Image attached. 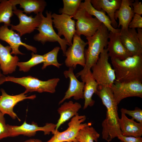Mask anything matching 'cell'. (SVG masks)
<instances>
[{
    "instance_id": "cell-1",
    "label": "cell",
    "mask_w": 142,
    "mask_h": 142,
    "mask_svg": "<svg viewBox=\"0 0 142 142\" xmlns=\"http://www.w3.org/2000/svg\"><path fill=\"white\" fill-rule=\"evenodd\" d=\"M100 98L107 110L102 122V138L108 142L122 134L119 125L118 107L110 87L98 85L95 93Z\"/></svg>"
},
{
    "instance_id": "cell-2",
    "label": "cell",
    "mask_w": 142,
    "mask_h": 142,
    "mask_svg": "<svg viewBox=\"0 0 142 142\" xmlns=\"http://www.w3.org/2000/svg\"><path fill=\"white\" fill-rule=\"evenodd\" d=\"M109 31L103 24L92 36L86 37L88 47L85 50V65L83 69L75 75L77 77L83 75L91 70L97 62L100 54L107 47L109 39Z\"/></svg>"
},
{
    "instance_id": "cell-3",
    "label": "cell",
    "mask_w": 142,
    "mask_h": 142,
    "mask_svg": "<svg viewBox=\"0 0 142 142\" xmlns=\"http://www.w3.org/2000/svg\"><path fill=\"white\" fill-rule=\"evenodd\" d=\"M116 80L121 82H142V55L129 57L120 60L111 58Z\"/></svg>"
},
{
    "instance_id": "cell-4",
    "label": "cell",
    "mask_w": 142,
    "mask_h": 142,
    "mask_svg": "<svg viewBox=\"0 0 142 142\" xmlns=\"http://www.w3.org/2000/svg\"><path fill=\"white\" fill-rule=\"evenodd\" d=\"M109 57L107 48L104 49L91 69L92 75L98 85L110 88L116 78L114 70L108 61Z\"/></svg>"
},
{
    "instance_id": "cell-5",
    "label": "cell",
    "mask_w": 142,
    "mask_h": 142,
    "mask_svg": "<svg viewBox=\"0 0 142 142\" xmlns=\"http://www.w3.org/2000/svg\"><path fill=\"white\" fill-rule=\"evenodd\" d=\"M59 80V78H56L42 81L31 76L20 78L8 76L5 78L6 82H13L24 87L26 89L24 92L27 94L34 92L53 93Z\"/></svg>"
},
{
    "instance_id": "cell-6",
    "label": "cell",
    "mask_w": 142,
    "mask_h": 142,
    "mask_svg": "<svg viewBox=\"0 0 142 142\" xmlns=\"http://www.w3.org/2000/svg\"><path fill=\"white\" fill-rule=\"evenodd\" d=\"M46 16L42 14V19L39 25L36 29L39 32L35 35L34 39L44 44L47 42H57L59 44L61 49L64 55L67 50V45H69L64 38H62L56 33L53 26L52 12L46 11Z\"/></svg>"
},
{
    "instance_id": "cell-7",
    "label": "cell",
    "mask_w": 142,
    "mask_h": 142,
    "mask_svg": "<svg viewBox=\"0 0 142 142\" xmlns=\"http://www.w3.org/2000/svg\"><path fill=\"white\" fill-rule=\"evenodd\" d=\"M86 119L85 115L77 114L72 118L66 130L60 132L55 129L52 133L53 136L47 142H77L76 138L80 130L91 125L90 123H83Z\"/></svg>"
},
{
    "instance_id": "cell-8",
    "label": "cell",
    "mask_w": 142,
    "mask_h": 142,
    "mask_svg": "<svg viewBox=\"0 0 142 142\" xmlns=\"http://www.w3.org/2000/svg\"><path fill=\"white\" fill-rule=\"evenodd\" d=\"M73 18L77 20L75 33L80 36L84 35L86 37L93 35L103 24L80 6Z\"/></svg>"
},
{
    "instance_id": "cell-9",
    "label": "cell",
    "mask_w": 142,
    "mask_h": 142,
    "mask_svg": "<svg viewBox=\"0 0 142 142\" xmlns=\"http://www.w3.org/2000/svg\"><path fill=\"white\" fill-rule=\"evenodd\" d=\"M72 44L67 50L64 56L66 58L65 61L67 67L75 69L78 65L83 67L85 65V48L88 44L76 34L74 35Z\"/></svg>"
},
{
    "instance_id": "cell-10",
    "label": "cell",
    "mask_w": 142,
    "mask_h": 142,
    "mask_svg": "<svg viewBox=\"0 0 142 142\" xmlns=\"http://www.w3.org/2000/svg\"><path fill=\"white\" fill-rule=\"evenodd\" d=\"M110 88L118 105L128 97L142 98V83L140 82H121L115 80Z\"/></svg>"
},
{
    "instance_id": "cell-11",
    "label": "cell",
    "mask_w": 142,
    "mask_h": 142,
    "mask_svg": "<svg viewBox=\"0 0 142 142\" xmlns=\"http://www.w3.org/2000/svg\"><path fill=\"white\" fill-rule=\"evenodd\" d=\"M23 11L15 7L13 13L18 18L19 23L17 25L11 24V29L16 31L21 37L33 32L38 28L41 22L42 13L36 14L33 17L28 16L23 13Z\"/></svg>"
},
{
    "instance_id": "cell-12",
    "label": "cell",
    "mask_w": 142,
    "mask_h": 142,
    "mask_svg": "<svg viewBox=\"0 0 142 142\" xmlns=\"http://www.w3.org/2000/svg\"><path fill=\"white\" fill-rule=\"evenodd\" d=\"M53 24L57 30L58 35L63 36L69 45H71L73 37L76 33L75 22L71 17L61 14H52Z\"/></svg>"
},
{
    "instance_id": "cell-13",
    "label": "cell",
    "mask_w": 142,
    "mask_h": 142,
    "mask_svg": "<svg viewBox=\"0 0 142 142\" xmlns=\"http://www.w3.org/2000/svg\"><path fill=\"white\" fill-rule=\"evenodd\" d=\"M9 133V137H13L20 135H23L29 137L34 136L38 131L44 132L45 135H49L52 132L56 127V124L47 123L43 126H39L34 122L31 124L27 123L26 121L19 126L10 125L7 124Z\"/></svg>"
},
{
    "instance_id": "cell-14",
    "label": "cell",
    "mask_w": 142,
    "mask_h": 142,
    "mask_svg": "<svg viewBox=\"0 0 142 142\" xmlns=\"http://www.w3.org/2000/svg\"><path fill=\"white\" fill-rule=\"evenodd\" d=\"M1 95L0 96V112L3 114L9 115L13 119L16 118L20 120L14 112V106L19 102L26 99L33 100L36 97L35 95L27 96V93L23 92L15 95H11L6 93L3 89L1 90Z\"/></svg>"
},
{
    "instance_id": "cell-15",
    "label": "cell",
    "mask_w": 142,
    "mask_h": 142,
    "mask_svg": "<svg viewBox=\"0 0 142 142\" xmlns=\"http://www.w3.org/2000/svg\"><path fill=\"white\" fill-rule=\"evenodd\" d=\"M21 36L18 33L14 31L9 29L8 26L3 25L0 27V39L6 42L11 48V54H12L24 55L19 50L20 46L25 47L26 49L36 53V48L33 46L27 44L22 42Z\"/></svg>"
},
{
    "instance_id": "cell-16",
    "label": "cell",
    "mask_w": 142,
    "mask_h": 142,
    "mask_svg": "<svg viewBox=\"0 0 142 142\" xmlns=\"http://www.w3.org/2000/svg\"><path fill=\"white\" fill-rule=\"evenodd\" d=\"M73 70V68H69L68 70L64 72L65 77L69 79V84L64 97L59 102V105L62 103L66 100L72 97H73L74 99L76 100L84 98L83 91L85 83L77 79L74 75Z\"/></svg>"
},
{
    "instance_id": "cell-17",
    "label": "cell",
    "mask_w": 142,
    "mask_h": 142,
    "mask_svg": "<svg viewBox=\"0 0 142 142\" xmlns=\"http://www.w3.org/2000/svg\"><path fill=\"white\" fill-rule=\"evenodd\" d=\"M120 35L121 42L130 56L142 55V44L137 36L135 29L121 30Z\"/></svg>"
},
{
    "instance_id": "cell-18",
    "label": "cell",
    "mask_w": 142,
    "mask_h": 142,
    "mask_svg": "<svg viewBox=\"0 0 142 142\" xmlns=\"http://www.w3.org/2000/svg\"><path fill=\"white\" fill-rule=\"evenodd\" d=\"M11 50L9 45L4 46L0 43V68L4 75L15 72L19 62L17 56L12 55Z\"/></svg>"
},
{
    "instance_id": "cell-19",
    "label": "cell",
    "mask_w": 142,
    "mask_h": 142,
    "mask_svg": "<svg viewBox=\"0 0 142 142\" xmlns=\"http://www.w3.org/2000/svg\"><path fill=\"white\" fill-rule=\"evenodd\" d=\"M120 33H115L110 32L109 40L106 48L109 56L111 58L123 60L130 56L121 42Z\"/></svg>"
},
{
    "instance_id": "cell-20",
    "label": "cell",
    "mask_w": 142,
    "mask_h": 142,
    "mask_svg": "<svg viewBox=\"0 0 142 142\" xmlns=\"http://www.w3.org/2000/svg\"><path fill=\"white\" fill-rule=\"evenodd\" d=\"M92 6L98 11H103L106 12L111 22V25L115 28L118 24L115 18V14L120 8L121 0H90Z\"/></svg>"
},
{
    "instance_id": "cell-21",
    "label": "cell",
    "mask_w": 142,
    "mask_h": 142,
    "mask_svg": "<svg viewBox=\"0 0 142 142\" xmlns=\"http://www.w3.org/2000/svg\"><path fill=\"white\" fill-rule=\"evenodd\" d=\"M134 0H122L119 8L116 11L115 18L119 20L118 27L121 26V30H126L129 28V23L135 14L131 6Z\"/></svg>"
},
{
    "instance_id": "cell-22",
    "label": "cell",
    "mask_w": 142,
    "mask_h": 142,
    "mask_svg": "<svg viewBox=\"0 0 142 142\" xmlns=\"http://www.w3.org/2000/svg\"><path fill=\"white\" fill-rule=\"evenodd\" d=\"M80 76L82 82L85 83L83 91L85 100L83 109H85L89 106L94 105L95 102L92 97L94 93H96L98 85L92 77L91 70Z\"/></svg>"
},
{
    "instance_id": "cell-23",
    "label": "cell",
    "mask_w": 142,
    "mask_h": 142,
    "mask_svg": "<svg viewBox=\"0 0 142 142\" xmlns=\"http://www.w3.org/2000/svg\"><path fill=\"white\" fill-rule=\"evenodd\" d=\"M119 125L122 135L124 136L138 137L142 135V123L128 118L124 113H121Z\"/></svg>"
},
{
    "instance_id": "cell-24",
    "label": "cell",
    "mask_w": 142,
    "mask_h": 142,
    "mask_svg": "<svg viewBox=\"0 0 142 142\" xmlns=\"http://www.w3.org/2000/svg\"><path fill=\"white\" fill-rule=\"evenodd\" d=\"M81 107L80 103L72 101L64 103L57 110L60 117L56 124L55 130H58L62 124L78 114V112Z\"/></svg>"
},
{
    "instance_id": "cell-25",
    "label": "cell",
    "mask_w": 142,
    "mask_h": 142,
    "mask_svg": "<svg viewBox=\"0 0 142 142\" xmlns=\"http://www.w3.org/2000/svg\"><path fill=\"white\" fill-rule=\"evenodd\" d=\"M80 6L84 8L89 14L95 16L107 28L109 32L113 33H119L121 29L115 28L111 25V21L109 17L103 11L95 9L92 5L90 0H85L81 2Z\"/></svg>"
},
{
    "instance_id": "cell-26",
    "label": "cell",
    "mask_w": 142,
    "mask_h": 142,
    "mask_svg": "<svg viewBox=\"0 0 142 142\" xmlns=\"http://www.w3.org/2000/svg\"><path fill=\"white\" fill-rule=\"evenodd\" d=\"M13 5L16 6L20 5V7L23 9L26 14L32 13L37 14L42 13L47 4L44 0H11Z\"/></svg>"
},
{
    "instance_id": "cell-27",
    "label": "cell",
    "mask_w": 142,
    "mask_h": 142,
    "mask_svg": "<svg viewBox=\"0 0 142 142\" xmlns=\"http://www.w3.org/2000/svg\"><path fill=\"white\" fill-rule=\"evenodd\" d=\"M16 6L13 4L11 0H2L0 2V23L11 26V18L13 15V10Z\"/></svg>"
},
{
    "instance_id": "cell-28",
    "label": "cell",
    "mask_w": 142,
    "mask_h": 142,
    "mask_svg": "<svg viewBox=\"0 0 142 142\" xmlns=\"http://www.w3.org/2000/svg\"><path fill=\"white\" fill-rule=\"evenodd\" d=\"M90 126H85L80 130L76 138L77 142H97L100 134Z\"/></svg>"
},
{
    "instance_id": "cell-29",
    "label": "cell",
    "mask_w": 142,
    "mask_h": 142,
    "mask_svg": "<svg viewBox=\"0 0 142 142\" xmlns=\"http://www.w3.org/2000/svg\"><path fill=\"white\" fill-rule=\"evenodd\" d=\"M31 56V59L27 61L18 62L17 67H18L20 71L28 72L32 67L44 62L43 55L37 54L32 52Z\"/></svg>"
},
{
    "instance_id": "cell-30",
    "label": "cell",
    "mask_w": 142,
    "mask_h": 142,
    "mask_svg": "<svg viewBox=\"0 0 142 142\" xmlns=\"http://www.w3.org/2000/svg\"><path fill=\"white\" fill-rule=\"evenodd\" d=\"M81 2V0H63V7L59 9V13L72 18L78 11Z\"/></svg>"
},
{
    "instance_id": "cell-31",
    "label": "cell",
    "mask_w": 142,
    "mask_h": 142,
    "mask_svg": "<svg viewBox=\"0 0 142 142\" xmlns=\"http://www.w3.org/2000/svg\"><path fill=\"white\" fill-rule=\"evenodd\" d=\"M60 48L56 47L52 50L43 55L44 62L42 68V69H45L48 66L53 65L59 68L62 64L59 63L57 60L58 53Z\"/></svg>"
},
{
    "instance_id": "cell-32",
    "label": "cell",
    "mask_w": 142,
    "mask_h": 142,
    "mask_svg": "<svg viewBox=\"0 0 142 142\" xmlns=\"http://www.w3.org/2000/svg\"><path fill=\"white\" fill-rule=\"evenodd\" d=\"M121 113L127 114L131 116L132 119L139 123H142V110L136 107L134 110H129L122 108L120 110Z\"/></svg>"
},
{
    "instance_id": "cell-33",
    "label": "cell",
    "mask_w": 142,
    "mask_h": 142,
    "mask_svg": "<svg viewBox=\"0 0 142 142\" xmlns=\"http://www.w3.org/2000/svg\"><path fill=\"white\" fill-rule=\"evenodd\" d=\"M4 115L0 112V140L9 137V130Z\"/></svg>"
},
{
    "instance_id": "cell-34",
    "label": "cell",
    "mask_w": 142,
    "mask_h": 142,
    "mask_svg": "<svg viewBox=\"0 0 142 142\" xmlns=\"http://www.w3.org/2000/svg\"><path fill=\"white\" fill-rule=\"evenodd\" d=\"M128 27L130 29L142 28V17L141 15L135 14L129 24Z\"/></svg>"
},
{
    "instance_id": "cell-35",
    "label": "cell",
    "mask_w": 142,
    "mask_h": 142,
    "mask_svg": "<svg viewBox=\"0 0 142 142\" xmlns=\"http://www.w3.org/2000/svg\"><path fill=\"white\" fill-rule=\"evenodd\" d=\"M118 139L123 142H142L141 137H136L132 136H125L121 134L117 137Z\"/></svg>"
},
{
    "instance_id": "cell-36",
    "label": "cell",
    "mask_w": 142,
    "mask_h": 142,
    "mask_svg": "<svg viewBox=\"0 0 142 142\" xmlns=\"http://www.w3.org/2000/svg\"><path fill=\"white\" fill-rule=\"evenodd\" d=\"M131 6L135 14H142V4L141 2L135 0L132 3Z\"/></svg>"
},
{
    "instance_id": "cell-37",
    "label": "cell",
    "mask_w": 142,
    "mask_h": 142,
    "mask_svg": "<svg viewBox=\"0 0 142 142\" xmlns=\"http://www.w3.org/2000/svg\"><path fill=\"white\" fill-rule=\"evenodd\" d=\"M137 37L141 44H142V29L138 28L137 29Z\"/></svg>"
},
{
    "instance_id": "cell-38",
    "label": "cell",
    "mask_w": 142,
    "mask_h": 142,
    "mask_svg": "<svg viewBox=\"0 0 142 142\" xmlns=\"http://www.w3.org/2000/svg\"><path fill=\"white\" fill-rule=\"evenodd\" d=\"M23 142H43L41 140L35 139H31L27 140H26Z\"/></svg>"
},
{
    "instance_id": "cell-39",
    "label": "cell",
    "mask_w": 142,
    "mask_h": 142,
    "mask_svg": "<svg viewBox=\"0 0 142 142\" xmlns=\"http://www.w3.org/2000/svg\"><path fill=\"white\" fill-rule=\"evenodd\" d=\"M5 78L6 76L4 75L0 77V85L6 82Z\"/></svg>"
},
{
    "instance_id": "cell-40",
    "label": "cell",
    "mask_w": 142,
    "mask_h": 142,
    "mask_svg": "<svg viewBox=\"0 0 142 142\" xmlns=\"http://www.w3.org/2000/svg\"><path fill=\"white\" fill-rule=\"evenodd\" d=\"M3 75H3V74L1 72V70L0 68V77H1Z\"/></svg>"
},
{
    "instance_id": "cell-41",
    "label": "cell",
    "mask_w": 142,
    "mask_h": 142,
    "mask_svg": "<svg viewBox=\"0 0 142 142\" xmlns=\"http://www.w3.org/2000/svg\"><path fill=\"white\" fill-rule=\"evenodd\" d=\"M119 142H123V141H120Z\"/></svg>"
},
{
    "instance_id": "cell-42",
    "label": "cell",
    "mask_w": 142,
    "mask_h": 142,
    "mask_svg": "<svg viewBox=\"0 0 142 142\" xmlns=\"http://www.w3.org/2000/svg\"><path fill=\"white\" fill-rule=\"evenodd\" d=\"M2 0H0V2L2 1Z\"/></svg>"
},
{
    "instance_id": "cell-43",
    "label": "cell",
    "mask_w": 142,
    "mask_h": 142,
    "mask_svg": "<svg viewBox=\"0 0 142 142\" xmlns=\"http://www.w3.org/2000/svg\"></svg>"
}]
</instances>
